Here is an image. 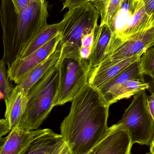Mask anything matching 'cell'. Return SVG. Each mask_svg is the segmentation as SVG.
<instances>
[{"label":"cell","instance_id":"cell-14","mask_svg":"<svg viewBox=\"0 0 154 154\" xmlns=\"http://www.w3.org/2000/svg\"><path fill=\"white\" fill-rule=\"evenodd\" d=\"M64 142L61 135L49 128L42 129L23 154H50Z\"/></svg>","mask_w":154,"mask_h":154},{"label":"cell","instance_id":"cell-18","mask_svg":"<svg viewBox=\"0 0 154 154\" xmlns=\"http://www.w3.org/2000/svg\"><path fill=\"white\" fill-rule=\"evenodd\" d=\"M149 83L139 79H131L116 89L105 100L109 106L124 99H128L143 90L149 89Z\"/></svg>","mask_w":154,"mask_h":154},{"label":"cell","instance_id":"cell-10","mask_svg":"<svg viewBox=\"0 0 154 154\" xmlns=\"http://www.w3.org/2000/svg\"><path fill=\"white\" fill-rule=\"evenodd\" d=\"M131 137L126 130L108 128L103 139L87 154H132L133 146Z\"/></svg>","mask_w":154,"mask_h":154},{"label":"cell","instance_id":"cell-28","mask_svg":"<svg viewBox=\"0 0 154 154\" xmlns=\"http://www.w3.org/2000/svg\"><path fill=\"white\" fill-rule=\"evenodd\" d=\"M142 1L147 13L154 17V0H142Z\"/></svg>","mask_w":154,"mask_h":154},{"label":"cell","instance_id":"cell-17","mask_svg":"<svg viewBox=\"0 0 154 154\" xmlns=\"http://www.w3.org/2000/svg\"><path fill=\"white\" fill-rule=\"evenodd\" d=\"M131 79L145 81L141 70L140 60L130 66L98 90L105 100L116 89Z\"/></svg>","mask_w":154,"mask_h":154},{"label":"cell","instance_id":"cell-3","mask_svg":"<svg viewBox=\"0 0 154 154\" xmlns=\"http://www.w3.org/2000/svg\"><path fill=\"white\" fill-rule=\"evenodd\" d=\"M108 25L112 36L105 58L125 42L153 27L154 17L147 13L142 0H123Z\"/></svg>","mask_w":154,"mask_h":154},{"label":"cell","instance_id":"cell-20","mask_svg":"<svg viewBox=\"0 0 154 154\" xmlns=\"http://www.w3.org/2000/svg\"><path fill=\"white\" fill-rule=\"evenodd\" d=\"M123 0H90L100 14V24L109 25L115 17Z\"/></svg>","mask_w":154,"mask_h":154},{"label":"cell","instance_id":"cell-31","mask_svg":"<svg viewBox=\"0 0 154 154\" xmlns=\"http://www.w3.org/2000/svg\"><path fill=\"white\" fill-rule=\"evenodd\" d=\"M146 154H151L150 153H146Z\"/></svg>","mask_w":154,"mask_h":154},{"label":"cell","instance_id":"cell-7","mask_svg":"<svg viewBox=\"0 0 154 154\" xmlns=\"http://www.w3.org/2000/svg\"><path fill=\"white\" fill-rule=\"evenodd\" d=\"M59 82L54 106L72 101L75 96L88 83L90 65L73 57L60 58L58 63Z\"/></svg>","mask_w":154,"mask_h":154},{"label":"cell","instance_id":"cell-21","mask_svg":"<svg viewBox=\"0 0 154 154\" xmlns=\"http://www.w3.org/2000/svg\"><path fill=\"white\" fill-rule=\"evenodd\" d=\"M6 63L2 58L0 61V93L1 99L5 100L12 93L14 88L10 82Z\"/></svg>","mask_w":154,"mask_h":154},{"label":"cell","instance_id":"cell-24","mask_svg":"<svg viewBox=\"0 0 154 154\" xmlns=\"http://www.w3.org/2000/svg\"><path fill=\"white\" fill-rule=\"evenodd\" d=\"M63 7L62 11L65 9H70L83 5L90 2V0H62Z\"/></svg>","mask_w":154,"mask_h":154},{"label":"cell","instance_id":"cell-6","mask_svg":"<svg viewBox=\"0 0 154 154\" xmlns=\"http://www.w3.org/2000/svg\"><path fill=\"white\" fill-rule=\"evenodd\" d=\"M146 90L135 95L122 119L113 126L129 133L133 144L150 146L154 137V121L147 104Z\"/></svg>","mask_w":154,"mask_h":154},{"label":"cell","instance_id":"cell-19","mask_svg":"<svg viewBox=\"0 0 154 154\" xmlns=\"http://www.w3.org/2000/svg\"><path fill=\"white\" fill-rule=\"evenodd\" d=\"M59 33H60L59 23L45 25L36 34L30 44L22 52L19 59L28 57L44 46Z\"/></svg>","mask_w":154,"mask_h":154},{"label":"cell","instance_id":"cell-27","mask_svg":"<svg viewBox=\"0 0 154 154\" xmlns=\"http://www.w3.org/2000/svg\"><path fill=\"white\" fill-rule=\"evenodd\" d=\"M50 154H71L68 146L65 142L58 146Z\"/></svg>","mask_w":154,"mask_h":154},{"label":"cell","instance_id":"cell-11","mask_svg":"<svg viewBox=\"0 0 154 154\" xmlns=\"http://www.w3.org/2000/svg\"><path fill=\"white\" fill-rule=\"evenodd\" d=\"M143 54H139L109 66H97L90 70L88 83L94 88L99 89L134 63L139 61Z\"/></svg>","mask_w":154,"mask_h":154},{"label":"cell","instance_id":"cell-13","mask_svg":"<svg viewBox=\"0 0 154 154\" xmlns=\"http://www.w3.org/2000/svg\"><path fill=\"white\" fill-rule=\"evenodd\" d=\"M4 100L5 104V119L12 130L19 127L24 115L28 103L27 94L16 85L10 97Z\"/></svg>","mask_w":154,"mask_h":154},{"label":"cell","instance_id":"cell-30","mask_svg":"<svg viewBox=\"0 0 154 154\" xmlns=\"http://www.w3.org/2000/svg\"><path fill=\"white\" fill-rule=\"evenodd\" d=\"M150 153L154 154V137L152 141L150 144Z\"/></svg>","mask_w":154,"mask_h":154},{"label":"cell","instance_id":"cell-9","mask_svg":"<svg viewBox=\"0 0 154 154\" xmlns=\"http://www.w3.org/2000/svg\"><path fill=\"white\" fill-rule=\"evenodd\" d=\"M154 46V25L144 32L125 42L104 59L98 66H105L113 65L123 60L139 54H143Z\"/></svg>","mask_w":154,"mask_h":154},{"label":"cell","instance_id":"cell-4","mask_svg":"<svg viewBox=\"0 0 154 154\" xmlns=\"http://www.w3.org/2000/svg\"><path fill=\"white\" fill-rule=\"evenodd\" d=\"M99 16L98 11L90 2L69 9L59 23L61 34L58 45L61 50V58L70 57L80 59L81 39L98 28Z\"/></svg>","mask_w":154,"mask_h":154},{"label":"cell","instance_id":"cell-12","mask_svg":"<svg viewBox=\"0 0 154 154\" xmlns=\"http://www.w3.org/2000/svg\"><path fill=\"white\" fill-rule=\"evenodd\" d=\"M42 129L25 131L19 127L11 130L6 137H1L0 154H23Z\"/></svg>","mask_w":154,"mask_h":154},{"label":"cell","instance_id":"cell-1","mask_svg":"<svg viewBox=\"0 0 154 154\" xmlns=\"http://www.w3.org/2000/svg\"><path fill=\"white\" fill-rule=\"evenodd\" d=\"M109 106L88 83L75 96L60 126L71 154H87L103 139L109 128Z\"/></svg>","mask_w":154,"mask_h":154},{"label":"cell","instance_id":"cell-23","mask_svg":"<svg viewBox=\"0 0 154 154\" xmlns=\"http://www.w3.org/2000/svg\"><path fill=\"white\" fill-rule=\"evenodd\" d=\"M140 62L143 75L151 77L154 86V48L146 50L141 57Z\"/></svg>","mask_w":154,"mask_h":154},{"label":"cell","instance_id":"cell-25","mask_svg":"<svg viewBox=\"0 0 154 154\" xmlns=\"http://www.w3.org/2000/svg\"><path fill=\"white\" fill-rule=\"evenodd\" d=\"M40 1L41 0H11L17 13L26 8L32 3Z\"/></svg>","mask_w":154,"mask_h":154},{"label":"cell","instance_id":"cell-15","mask_svg":"<svg viewBox=\"0 0 154 154\" xmlns=\"http://www.w3.org/2000/svg\"><path fill=\"white\" fill-rule=\"evenodd\" d=\"M61 57V50L58 46L56 50L47 59L31 70L21 83L17 85L27 94L37 82L58 65Z\"/></svg>","mask_w":154,"mask_h":154},{"label":"cell","instance_id":"cell-2","mask_svg":"<svg viewBox=\"0 0 154 154\" xmlns=\"http://www.w3.org/2000/svg\"><path fill=\"white\" fill-rule=\"evenodd\" d=\"M2 59L8 69L20 58L36 34L47 24V0L34 2L17 13L11 0H1Z\"/></svg>","mask_w":154,"mask_h":154},{"label":"cell","instance_id":"cell-26","mask_svg":"<svg viewBox=\"0 0 154 154\" xmlns=\"http://www.w3.org/2000/svg\"><path fill=\"white\" fill-rule=\"evenodd\" d=\"M10 126L7 120L5 119H3L0 121V137H2L8 133L11 132Z\"/></svg>","mask_w":154,"mask_h":154},{"label":"cell","instance_id":"cell-22","mask_svg":"<svg viewBox=\"0 0 154 154\" xmlns=\"http://www.w3.org/2000/svg\"><path fill=\"white\" fill-rule=\"evenodd\" d=\"M97 29L85 35L81 39V46L80 50V58L82 61L89 65L90 59L92 53Z\"/></svg>","mask_w":154,"mask_h":154},{"label":"cell","instance_id":"cell-5","mask_svg":"<svg viewBox=\"0 0 154 154\" xmlns=\"http://www.w3.org/2000/svg\"><path fill=\"white\" fill-rule=\"evenodd\" d=\"M59 78L58 64L31 88L27 93V107L20 128L25 131L37 130L47 118L54 107Z\"/></svg>","mask_w":154,"mask_h":154},{"label":"cell","instance_id":"cell-29","mask_svg":"<svg viewBox=\"0 0 154 154\" xmlns=\"http://www.w3.org/2000/svg\"><path fill=\"white\" fill-rule=\"evenodd\" d=\"M146 100L148 109L154 121V92H152L150 96H147Z\"/></svg>","mask_w":154,"mask_h":154},{"label":"cell","instance_id":"cell-16","mask_svg":"<svg viewBox=\"0 0 154 154\" xmlns=\"http://www.w3.org/2000/svg\"><path fill=\"white\" fill-rule=\"evenodd\" d=\"M111 36L112 32L108 24H100L98 27L90 59L91 70L99 65L105 58Z\"/></svg>","mask_w":154,"mask_h":154},{"label":"cell","instance_id":"cell-8","mask_svg":"<svg viewBox=\"0 0 154 154\" xmlns=\"http://www.w3.org/2000/svg\"><path fill=\"white\" fill-rule=\"evenodd\" d=\"M61 32L44 46L26 57L16 60L8 69L10 81L19 85L27 74L34 68L47 59L57 48L61 40Z\"/></svg>","mask_w":154,"mask_h":154}]
</instances>
